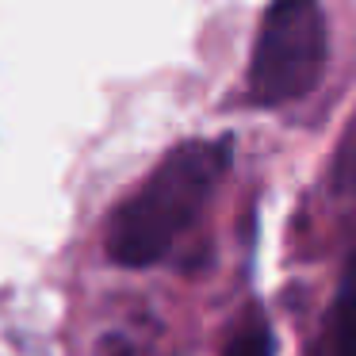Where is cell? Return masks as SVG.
Listing matches in <instances>:
<instances>
[{"mask_svg":"<svg viewBox=\"0 0 356 356\" xmlns=\"http://www.w3.org/2000/svg\"><path fill=\"white\" fill-rule=\"evenodd\" d=\"M325 12L318 0H272L249 65V92L264 108L302 100L325 70Z\"/></svg>","mask_w":356,"mask_h":356,"instance_id":"7a4b0ae2","label":"cell"},{"mask_svg":"<svg viewBox=\"0 0 356 356\" xmlns=\"http://www.w3.org/2000/svg\"><path fill=\"white\" fill-rule=\"evenodd\" d=\"M333 180H337L341 192L356 195V115L337 146V157H333Z\"/></svg>","mask_w":356,"mask_h":356,"instance_id":"277c9868","label":"cell"},{"mask_svg":"<svg viewBox=\"0 0 356 356\" xmlns=\"http://www.w3.org/2000/svg\"><path fill=\"white\" fill-rule=\"evenodd\" d=\"M226 356H272V337L264 330H245L230 341Z\"/></svg>","mask_w":356,"mask_h":356,"instance_id":"5b68a950","label":"cell"},{"mask_svg":"<svg viewBox=\"0 0 356 356\" xmlns=\"http://www.w3.org/2000/svg\"><path fill=\"white\" fill-rule=\"evenodd\" d=\"M230 138H200L177 146L149 180L111 215L108 257L127 268H146L161 261L177 234L200 215L207 195L230 169Z\"/></svg>","mask_w":356,"mask_h":356,"instance_id":"6da1fadb","label":"cell"},{"mask_svg":"<svg viewBox=\"0 0 356 356\" xmlns=\"http://www.w3.org/2000/svg\"><path fill=\"white\" fill-rule=\"evenodd\" d=\"M333 356H356V253L345 268L333 307Z\"/></svg>","mask_w":356,"mask_h":356,"instance_id":"3957f363","label":"cell"}]
</instances>
